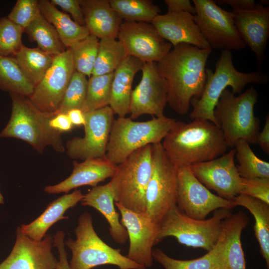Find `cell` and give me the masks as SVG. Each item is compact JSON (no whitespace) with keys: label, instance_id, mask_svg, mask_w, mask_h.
Instances as JSON below:
<instances>
[{"label":"cell","instance_id":"obj_12","mask_svg":"<svg viewBox=\"0 0 269 269\" xmlns=\"http://www.w3.org/2000/svg\"><path fill=\"white\" fill-rule=\"evenodd\" d=\"M177 206L189 217L203 220L212 212L220 209H232L233 200L212 193L193 174L189 167H177Z\"/></svg>","mask_w":269,"mask_h":269},{"label":"cell","instance_id":"obj_6","mask_svg":"<svg viewBox=\"0 0 269 269\" xmlns=\"http://www.w3.org/2000/svg\"><path fill=\"white\" fill-rule=\"evenodd\" d=\"M176 120L165 116L144 122L130 118L114 119L105 157L118 165L131 154L148 144L161 143Z\"/></svg>","mask_w":269,"mask_h":269},{"label":"cell","instance_id":"obj_42","mask_svg":"<svg viewBox=\"0 0 269 269\" xmlns=\"http://www.w3.org/2000/svg\"><path fill=\"white\" fill-rule=\"evenodd\" d=\"M240 194L258 199L269 204V178L241 177Z\"/></svg>","mask_w":269,"mask_h":269},{"label":"cell","instance_id":"obj_10","mask_svg":"<svg viewBox=\"0 0 269 269\" xmlns=\"http://www.w3.org/2000/svg\"><path fill=\"white\" fill-rule=\"evenodd\" d=\"M152 169L146 193V214L160 225L177 205V167L171 161L161 143L152 144Z\"/></svg>","mask_w":269,"mask_h":269},{"label":"cell","instance_id":"obj_33","mask_svg":"<svg viewBox=\"0 0 269 269\" xmlns=\"http://www.w3.org/2000/svg\"><path fill=\"white\" fill-rule=\"evenodd\" d=\"M153 259L165 269H223L220 249L217 244L201 257L181 260L170 257L159 249L152 250Z\"/></svg>","mask_w":269,"mask_h":269},{"label":"cell","instance_id":"obj_40","mask_svg":"<svg viewBox=\"0 0 269 269\" xmlns=\"http://www.w3.org/2000/svg\"><path fill=\"white\" fill-rule=\"evenodd\" d=\"M23 28L7 16L0 18V55L13 57L23 45Z\"/></svg>","mask_w":269,"mask_h":269},{"label":"cell","instance_id":"obj_38","mask_svg":"<svg viewBox=\"0 0 269 269\" xmlns=\"http://www.w3.org/2000/svg\"><path fill=\"white\" fill-rule=\"evenodd\" d=\"M100 39L90 34L72 45L71 51L75 71L89 78L92 76L98 51Z\"/></svg>","mask_w":269,"mask_h":269},{"label":"cell","instance_id":"obj_5","mask_svg":"<svg viewBox=\"0 0 269 269\" xmlns=\"http://www.w3.org/2000/svg\"><path fill=\"white\" fill-rule=\"evenodd\" d=\"M259 94L253 87L237 96L225 89L214 109V116L228 147L239 139L256 143L260 122L254 114Z\"/></svg>","mask_w":269,"mask_h":269},{"label":"cell","instance_id":"obj_32","mask_svg":"<svg viewBox=\"0 0 269 269\" xmlns=\"http://www.w3.org/2000/svg\"><path fill=\"white\" fill-rule=\"evenodd\" d=\"M34 87L13 57L0 55V89L1 91L28 97L33 93Z\"/></svg>","mask_w":269,"mask_h":269},{"label":"cell","instance_id":"obj_23","mask_svg":"<svg viewBox=\"0 0 269 269\" xmlns=\"http://www.w3.org/2000/svg\"><path fill=\"white\" fill-rule=\"evenodd\" d=\"M249 222L247 215L242 211L223 220L217 243L220 249L223 269H246L241 236Z\"/></svg>","mask_w":269,"mask_h":269},{"label":"cell","instance_id":"obj_3","mask_svg":"<svg viewBox=\"0 0 269 269\" xmlns=\"http://www.w3.org/2000/svg\"><path fill=\"white\" fill-rule=\"evenodd\" d=\"M205 72L206 82L201 97L191 100L193 110L190 117L192 120L210 121L218 127L214 109L225 89L230 87L234 94L241 93L247 84H266L269 80L268 75L259 70L249 73L238 71L233 64L232 54L228 50L222 51L215 63L214 72L209 68L206 69Z\"/></svg>","mask_w":269,"mask_h":269},{"label":"cell","instance_id":"obj_43","mask_svg":"<svg viewBox=\"0 0 269 269\" xmlns=\"http://www.w3.org/2000/svg\"><path fill=\"white\" fill-rule=\"evenodd\" d=\"M50 1L55 6H58L64 11L69 13L76 22L85 26L80 0H51Z\"/></svg>","mask_w":269,"mask_h":269},{"label":"cell","instance_id":"obj_19","mask_svg":"<svg viewBox=\"0 0 269 269\" xmlns=\"http://www.w3.org/2000/svg\"><path fill=\"white\" fill-rule=\"evenodd\" d=\"M53 243L51 235L35 241L22 234L18 227L14 245L0 264V269H56L58 260L52 252Z\"/></svg>","mask_w":269,"mask_h":269},{"label":"cell","instance_id":"obj_49","mask_svg":"<svg viewBox=\"0 0 269 269\" xmlns=\"http://www.w3.org/2000/svg\"><path fill=\"white\" fill-rule=\"evenodd\" d=\"M73 126H84L85 123L84 113L79 109H74L66 113Z\"/></svg>","mask_w":269,"mask_h":269},{"label":"cell","instance_id":"obj_48","mask_svg":"<svg viewBox=\"0 0 269 269\" xmlns=\"http://www.w3.org/2000/svg\"><path fill=\"white\" fill-rule=\"evenodd\" d=\"M256 143L261 147L266 153H269V115L266 116L265 124L262 131L259 132L257 137Z\"/></svg>","mask_w":269,"mask_h":269},{"label":"cell","instance_id":"obj_35","mask_svg":"<svg viewBox=\"0 0 269 269\" xmlns=\"http://www.w3.org/2000/svg\"><path fill=\"white\" fill-rule=\"evenodd\" d=\"M127 56L123 45L117 38L100 39L92 76L114 72Z\"/></svg>","mask_w":269,"mask_h":269},{"label":"cell","instance_id":"obj_27","mask_svg":"<svg viewBox=\"0 0 269 269\" xmlns=\"http://www.w3.org/2000/svg\"><path fill=\"white\" fill-rule=\"evenodd\" d=\"M81 204L96 209L105 217L109 225L110 234L117 244H125L128 235L125 227L119 221L115 208V200L110 182L93 188L82 199Z\"/></svg>","mask_w":269,"mask_h":269},{"label":"cell","instance_id":"obj_46","mask_svg":"<svg viewBox=\"0 0 269 269\" xmlns=\"http://www.w3.org/2000/svg\"><path fill=\"white\" fill-rule=\"evenodd\" d=\"M49 125L52 129L61 133L71 131L73 126L67 114L65 113L55 115L50 120Z\"/></svg>","mask_w":269,"mask_h":269},{"label":"cell","instance_id":"obj_1","mask_svg":"<svg viewBox=\"0 0 269 269\" xmlns=\"http://www.w3.org/2000/svg\"><path fill=\"white\" fill-rule=\"evenodd\" d=\"M211 48L180 43L157 63L167 85V103L180 115L188 113L193 98L199 99L206 82V65Z\"/></svg>","mask_w":269,"mask_h":269},{"label":"cell","instance_id":"obj_11","mask_svg":"<svg viewBox=\"0 0 269 269\" xmlns=\"http://www.w3.org/2000/svg\"><path fill=\"white\" fill-rule=\"evenodd\" d=\"M195 22L210 47L222 50H240L246 45L234 23L233 15L213 0H193Z\"/></svg>","mask_w":269,"mask_h":269},{"label":"cell","instance_id":"obj_37","mask_svg":"<svg viewBox=\"0 0 269 269\" xmlns=\"http://www.w3.org/2000/svg\"><path fill=\"white\" fill-rule=\"evenodd\" d=\"M113 74L89 78L85 100L81 109L84 113L109 106Z\"/></svg>","mask_w":269,"mask_h":269},{"label":"cell","instance_id":"obj_25","mask_svg":"<svg viewBox=\"0 0 269 269\" xmlns=\"http://www.w3.org/2000/svg\"><path fill=\"white\" fill-rule=\"evenodd\" d=\"M143 63L135 57L128 56L114 71L109 106L118 117L129 114L133 80Z\"/></svg>","mask_w":269,"mask_h":269},{"label":"cell","instance_id":"obj_24","mask_svg":"<svg viewBox=\"0 0 269 269\" xmlns=\"http://www.w3.org/2000/svg\"><path fill=\"white\" fill-rule=\"evenodd\" d=\"M85 26L99 39L117 38L123 20L108 0H80Z\"/></svg>","mask_w":269,"mask_h":269},{"label":"cell","instance_id":"obj_18","mask_svg":"<svg viewBox=\"0 0 269 269\" xmlns=\"http://www.w3.org/2000/svg\"><path fill=\"white\" fill-rule=\"evenodd\" d=\"M234 148L214 159L189 166L195 177L219 196L233 200L239 194L241 177L235 165Z\"/></svg>","mask_w":269,"mask_h":269},{"label":"cell","instance_id":"obj_13","mask_svg":"<svg viewBox=\"0 0 269 269\" xmlns=\"http://www.w3.org/2000/svg\"><path fill=\"white\" fill-rule=\"evenodd\" d=\"M84 114V135L67 141V155L82 160L105 157L114 113L108 106Z\"/></svg>","mask_w":269,"mask_h":269},{"label":"cell","instance_id":"obj_47","mask_svg":"<svg viewBox=\"0 0 269 269\" xmlns=\"http://www.w3.org/2000/svg\"><path fill=\"white\" fill-rule=\"evenodd\" d=\"M215 2L219 5L228 4L237 10H251L258 5L254 0H217Z\"/></svg>","mask_w":269,"mask_h":269},{"label":"cell","instance_id":"obj_4","mask_svg":"<svg viewBox=\"0 0 269 269\" xmlns=\"http://www.w3.org/2000/svg\"><path fill=\"white\" fill-rule=\"evenodd\" d=\"M9 95L12 104L11 116L0 132V138L23 140L41 154L49 145L57 152L65 151L62 133L49 125L50 120L55 115L39 110L27 96L14 94Z\"/></svg>","mask_w":269,"mask_h":269},{"label":"cell","instance_id":"obj_22","mask_svg":"<svg viewBox=\"0 0 269 269\" xmlns=\"http://www.w3.org/2000/svg\"><path fill=\"white\" fill-rule=\"evenodd\" d=\"M73 169L71 175L61 182L47 186L44 191L48 194L68 193L78 187L89 185L97 186L100 182L112 178L117 168L105 156L92 158L81 162L73 161Z\"/></svg>","mask_w":269,"mask_h":269},{"label":"cell","instance_id":"obj_36","mask_svg":"<svg viewBox=\"0 0 269 269\" xmlns=\"http://www.w3.org/2000/svg\"><path fill=\"white\" fill-rule=\"evenodd\" d=\"M234 148L238 163L237 168L241 177L269 178V163L258 157L247 141L239 139Z\"/></svg>","mask_w":269,"mask_h":269},{"label":"cell","instance_id":"obj_39","mask_svg":"<svg viewBox=\"0 0 269 269\" xmlns=\"http://www.w3.org/2000/svg\"><path fill=\"white\" fill-rule=\"evenodd\" d=\"M88 82L86 76L74 72L55 115L66 114L74 109H81L86 96Z\"/></svg>","mask_w":269,"mask_h":269},{"label":"cell","instance_id":"obj_17","mask_svg":"<svg viewBox=\"0 0 269 269\" xmlns=\"http://www.w3.org/2000/svg\"><path fill=\"white\" fill-rule=\"evenodd\" d=\"M129 240L127 257L132 261L150 268L153 264L152 248L157 243L160 225L154 223L146 213H139L115 203Z\"/></svg>","mask_w":269,"mask_h":269},{"label":"cell","instance_id":"obj_34","mask_svg":"<svg viewBox=\"0 0 269 269\" xmlns=\"http://www.w3.org/2000/svg\"><path fill=\"white\" fill-rule=\"evenodd\" d=\"M109 2L124 21L151 23L161 12L159 6L150 0H109Z\"/></svg>","mask_w":269,"mask_h":269},{"label":"cell","instance_id":"obj_26","mask_svg":"<svg viewBox=\"0 0 269 269\" xmlns=\"http://www.w3.org/2000/svg\"><path fill=\"white\" fill-rule=\"evenodd\" d=\"M84 196L81 191L77 189L61 196L49 203L44 211L33 221L21 225L19 227L21 232L34 241H41L53 225L59 220L68 219L64 216L65 213L81 201Z\"/></svg>","mask_w":269,"mask_h":269},{"label":"cell","instance_id":"obj_28","mask_svg":"<svg viewBox=\"0 0 269 269\" xmlns=\"http://www.w3.org/2000/svg\"><path fill=\"white\" fill-rule=\"evenodd\" d=\"M43 16L55 28L66 49L90 34L86 26L79 24L66 13L58 10L48 0H38Z\"/></svg>","mask_w":269,"mask_h":269},{"label":"cell","instance_id":"obj_21","mask_svg":"<svg viewBox=\"0 0 269 269\" xmlns=\"http://www.w3.org/2000/svg\"><path fill=\"white\" fill-rule=\"evenodd\" d=\"M151 23L161 36L173 47L186 43L201 49L211 48L192 14L186 12L159 14Z\"/></svg>","mask_w":269,"mask_h":269},{"label":"cell","instance_id":"obj_15","mask_svg":"<svg viewBox=\"0 0 269 269\" xmlns=\"http://www.w3.org/2000/svg\"><path fill=\"white\" fill-rule=\"evenodd\" d=\"M117 38L128 56L143 63L159 62L172 48L151 23L123 21Z\"/></svg>","mask_w":269,"mask_h":269},{"label":"cell","instance_id":"obj_2","mask_svg":"<svg viewBox=\"0 0 269 269\" xmlns=\"http://www.w3.org/2000/svg\"><path fill=\"white\" fill-rule=\"evenodd\" d=\"M161 144L177 167L214 159L226 153L228 147L220 128L201 119L187 123L176 121Z\"/></svg>","mask_w":269,"mask_h":269},{"label":"cell","instance_id":"obj_30","mask_svg":"<svg viewBox=\"0 0 269 269\" xmlns=\"http://www.w3.org/2000/svg\"><path fill=\"white\" fill-rule=\"evenodd\" d=\"M54 57L38 47L29 48L23 44L13 57L24 75L35 86L51 66Z\"/></svg>","mask_w":269,"mask_h":269},{"label":"cell","instance_id":"obj_31","mask_svg":"<svg viewBox=\"0 0 269 269\" xmlns=\"http://www.w3.org/2000/svg\"><path fill=\"white\" fill-rule=\"evenodd\" d=\"M31 41L35 42L41 50L57 55L66 49L54 26L40 13L23 29Z\"/></svg>","mask_w":269,"mask_h":269},{"label":"cell","instance_id":"obj_16","mask_svg":"<svg viewBox=\"0 0 269 269\" xmlns=\"http://www.w3.org/2000/svg\"><path fill=\"white\" fill-rule=\"evenodd\" d=\"M141 71L140 81L131 94L130 118L134 120L143 115L163 117L167 103L166 81L159 74L157 63H144Z\"/></svg>","mask_w":269,"mask_h":269},{"label":"cell","instance_id":"obj_44","mask_svg":"<svg viewBox=\"0 0 269 269\" xmlns=\"http://www.w3.org/2000/svg\"><path fill=\"white\" fill-rule=\"evenodd\" d=\"M64 236V233L62 231H58L53 236V246L57 249L59 254L56 269H71L68 261L67 254L65 248Z\"/></svg>","mask_w":269,"mask_h":269},{"label":"cell","instance_id":"obj_29","mask_svg":"<svg viewBox=\"0 0 269 269\" xmlns=\"http://www.w3.org/2000/svg\"><path fill=\"white\" fill-rule=\"evenodd\" d=\"M236 206L245 207L253 215L255 223V236L260 252L269 268V204L247 195L238 194L233 200Z\"/></svg>","mask_w":269,"mask_h":269},{"label":"cell","instance_id":"obj_45","mask_svg":"<svg viewBox=\"0 0 269 269\" xmlns=\"http://www.w3.org/2000/svg\"><path fill=\"white\" fill-rule=\"evenodd\" d=\"M167 12H186L194 15L196 10L189 0H165Z\"/></svg>","mask_w":269,"mask_h":269},{"label":"cell","instance_id":"obj_50","mask_svg":"<svg viewBox=\"0 0 269 269\" xmlns=\"http://www.w3.org/2000/svg\"><path fill=\"white\" fill-rule=\"evenodd\" d=\"M3 203H4V198L0 192V204H3Z\"/></svg>","mask_w":269,"mask_h":269},{"label":"cell","instance_id":"obj_41","mask_svg":"<svg viewBox=\"0 0 269 269\" xmlns=\"http://www.w3.org/2000/svg\"><path fill=\"white\" fill-rule=\"evenodd\" d=\"M40 13L37 0H17L7 17L23 29Z\"/></svg>","mask_w":269,"mask_h":269},{"label":"cell","instance_id":"obj_20","mask_svg":"<svg viewBox=\"0 0 269 269\" xmlns=\"http://www.w3.org/2000/svg\"><path fill=\"white\" fill-rule=\"evenodd\" d=\"M231 12L241 38L255 53L261 66L269 37V7L258 4L253 9H232Z\"/></svg>","mask_w":269,"mask_h":269},{"label":"cell","instance_id":"obj_9","mask_svg":"<svg viewBox=\"0 0 269 269\" xmlns=\"http://www.w3.org/2000/svg\"><path fill=\"white\" fill-rule=\"evenodd\" d=\"M232 214L231 209H220L210 218L198 220L189 217L175 206L160 224L157 243L173 237L181 245L209 252L218 241L223 220Z\"/></svg>","mask_w":269,"mask_h":269},{"label":"cell","instance_id":"obj_7","mask_svg":"<svg viewBox=\"0 0 269 269\" xmlns=\"http://www.w3.org/2000/svg\"><path fill=\"white\" fill-rule=\"evenodd\" d=\"M76 239L69 238L64 242L71 251L69 263L71 269H92L96 267L112 265L119 269H146L105 243L96 233L91 215L81 214L75 229Z\"/></svg>","mask_w":269,"mask_h":269},{"label":"cell","instance_id":"obj_14","mask_svg":"<svg viewBox=\"0 0 269 269\" xmlns=\"http://www.w3.org/2000/svg\"><path fill=\"white\" fill-rule=\"evenodd\" d=\"M75 71L69 49L55 55L51 66L28 97L30 101L42 112L55 115Z\"/></svg>","mask_w":269,"mask_h":269},{"label":"cell","instance_id":"obj_8","mask_svg":"<svg viewBox=\"0 0 269 269\" xmlns=\"http://www.w3.org/2000/svg\"><path fill=\"white\" fill-rule=\"evenodd\" d=\"M152 144L131 154L117 165L110 181L115 203L139 213H146L145 193L152 169Z\"/></svg>","mask_w":269,"mask_h":269}]
</instances>
